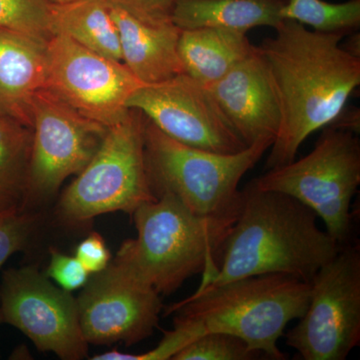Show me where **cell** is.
<instances>
[{
    "label": "cell",
    "instance_id": "27",
    "mask_svg": "<svg viewBox=\"0 0 360 360\" xmlns=\"http://www.w3.org/2000/svg\"><path fill=\"white\" fill-rule=\"evenodd\" d=\"M75 257L89 274L103 271L110 265L111 253L101 234L92 232L77 246Z\"/></svg>",
    "mask_w": 360,
    "mask_h": 360
},
{
    "label": "cell",
    "instance_id": "2",
    "mask_svg": "<svg viewBox=\"0 0 360 360\" xmlns=\"http://www.w3.org/2000/svg\"><path fill=\"white\" fill-rule=\"evenodd\" d=\"M310 283L286 274H262L198 288L167 307L174 329L141 360H167L203 333L238 336L270 359H288L278 347L290 321L302 319L309 303Z\"/></svg>",
    "mask_w": 360,
    "mask_h": 360
},
{
    "label": "cell",
    "instance_id": "23",
    "mask_svg": "<svg viewBox=\"0 0 360 360\" xmlns=\"http://www.w3.org/2000/svg\"><path fill=\"white\" fill-rule=\"evenodd\" d=\"M245 340L224 333H203L172 356L174 360H252L262 356Z\"/></svg>",
    "mask_w": 360,
    "mask_h": 360
},
{
    "label": "cell",
    "instance_id": "17",
    "mask_svg": "<svg viewBox=\"0 0 360 360\" xmlns=\"http://www.w3.org/2000/svg\"><path fill=\"white\" fill-rule=\"evenodd\" d=\"M255 49L246 33L219 27L181 30L177 46L184 73L205 86L224 77Z\"/></svg>",
    "mask_w": 360,
    "mask_h": 360
},
{
    "label": "cell",
    "instance_id": "20",
    "mask_svg": "<svg viewBox=\"0 0 360 360\" xmlns=\"http://www.w3.org/2000/svg\"><path fill=\"white\" fill-rule=\"evenodd\" d=\"M283 20L309 25L319 32L349 35L360 27V0L330 4L324 0H286Z\"/></svg>",
    "mask_w": 360,
    "mask_h": 360
},
{
    "label": "cell",
    "instance_id": "4",
    "mask_svg": "<svg viewBox=\"0 0 360 360\" xmlns=\"http://www.w3.org/2000/svg\"><path fill=\"white\" fill-rule=\"evenodd\" d=\"M238 213L200 217L162 194L135 210L136 238L122 243L105 269L160 295L174 292L195 274L205 281L219 269Z\"/></svg>",
    "mask_w": 360,
    "mask_h": 360
},
{
    "label": "cell",
    "instance_id": "30",
    "mask_svg": "<svg viewBox=\"0 0 360 360\" xmlns=\"http://www.w3.org/2000/svg\"><path fill=\"white\" fill-rule=\"evenodd\" d=\"M53 4H68V2L73 1V0H49Z\"/></svg>",
    "mask_w": 360,
    "mask_h": 360
},
{
    "label": "cell",
    "instance_id": "5",
    "mask_svg": "<svg viewBox=\"0 0 360 360\" xmlns=\"http://www.w3.org/2000/svg\"><path fill=\"white\" fill-rule=\"evenodd\" d=\"M274 141L255 142L233 155L193 148L172 139L146 123L144 158L151 193L170 194L200 217H222L239 212V182Z\"/></svg>",
    "mask_w": 360,
    "mask_h": 360
},
{
    "label": "cell",
    "instance_id": "9",
    "mask_svg": "<svg viewBox=\"0 0 360 360\" xmlns=\"http://www.w3.org/2000/svg\"><path fill=\"white\" fill-rule=\"evenodd\" d=\"M110 127L90 120L47 89L32 101V146L25 208L49 200L78 174L98 150Z\"/></svg>",
    "mask_w": 360,
    "mask_h": 360
},
{
    "label": "cell",
    "instance_id": "16",
    "mask_svg": "<svg viewBox=\"0 0 360 360\" xmlns=\"http://www.w3.org/2000/svg\"><path fill=\"white\" fill-rule=\"evenodd\" d=\"M110 9L120 32L122 63L142 84H160L184 73L177 51L181 30L174 23L150 25L111 4Z\"/></svg>",
    "mask_w": 360,
    "mask_h": 360
},
{
    "label": "cell",
    "instance_id": "1",
    "mask_svg": "<svg viewBox=\"0 0 360 360\" xmlns=\"http://www.w3.org/2000/svg\"><path fill=\"white\" fill-rule=\"evenodd\" d=\"M276 33L258 46L281 112L266 170L292 162L305 139L335 122L360 84V58L342 49V33L309 30L291 20Z\"/></svg>",
    "mask_w": 360,
    "mask_h": 360
},
{
    "label": "cell",
    "instance_id": "24",
    "mask_svg": "<svg viewBox=\"0 0 360 360\" xmlns=\"http://www.w3.org/2000/svg\"><path fill=\"white\" fill-rule=\"evenodd\" d=\"M39 222V213L27 208L0 215V269L11 255L27 248Z\"/></svg>",
    "mask_w": 360,
    "mask_h": 360
},
{
    "label": "cell",
    "instance_id": "3",
    "mask_svg": "<svg viewBox=\"0 0 360 360\" xmlns=\"http://www.w3.org/2000/svg\"><path fill=\"white\" fill-rule=\"evenodd\" d=\"M341 245L317 224L314 210L253 180L241 189L238 219L225 243L219 269L200 288L262 274H286L310 283Z\"/></svg>",
    "mask_w": 360,
    "mask_h": 360
},
{
    "label": "cell",
    "instance_id": "12",
    "mask_svg": "<svg viewBox=\"0 0 360 360\" xmlns=\"http://www.w3.org/2000/svg\"><path fill=\"white\" fill-rule=\"evenodd\" d=\"M127 106L141 111L163 134L186 146L221 155L248 148L207 86L186 73L141 85L127 99Z\"/></svg>",
    "mask_w": 360,
    "mask_h": 360
},
{
    "label": "cell",
    "instance_id": "25",
    "mask_svg": "<svg viewBox=\"0 0 360 360\" xmlns=\"http://www.w3.org/2000/svg\"><path fill=\"white\" fill-rule=\"evenodd\" d=\"M47 276L53 279L59 288L70 292L87 283L89 272L77 257L66 255L56 248H51V262L47 269Z\"/></svg>",
    "mask_w": 360,
    "mask_h": 360
},
{
    "label": "cell",
    "instance_id": "8",
    "mask_svg": "<svg viewBox=\"0 0 360 360\" xmlns=\"http://www.w3.org/2000/svg\"><path fill=\"white\" fill-rule=\"evenodd\" d=\"M309 303L285 335L304 360H345L360 343V250L341 245L310 281Z\"/></svg>",
    "mask_w": 360,
    "mask_h": 360
},
{
    "label": "cell",
    "instance_id": "22",
    "mask_svg": "<svg viewBox=\"0 0 360 360\" xmlns=\"http://www.w3.org/2000/svg\"><path fill=\"white\" fill-rule=\"evenodd\" d=\"M49 0H0V27L49 41L53 37Z\"/></svg>",
    "mask_w": 360,
    "mask_h": 360
},
{
    "label": "cell",
    "instance_id": "7",
    "mask_svg": "<svg viewBox=\"0 0 360 360\" xmlns=\"http://www.w3.org/2000/svg\"><path fill=\"white\" fill-rule=\"evenodd\" d=\"M356 134L328 125L309 155L252 180L259 188L288 194L307 205L340 245H347L352 234V201L360 184Z\"/></svg>",
    "mask_w": 360,
    "mask_h": 360
},
{
    "label": "cell",
    "instance_id": "29",
    "mask_svg": "<svg viewBox=\"0 0 360 360\" xmlns=\"http://www.w3.org/2000/svg\"><path fill=\"white\" fill-rule=\"evenodd\" d=\"M349 39L345 44H341L342 49L348 53L360 58V35L359 32L349 34Z\"/></svg>",
    "mask_w": 360,
    "mask_h": 360
},
{
    "label": "cell",
    "instance_id": "31",
    "mask_svg": "<svg viewBox=\"0 0 360 360\" xmlns=\"http://www.w3.org/2000/svg\"><path fill=\"white\" fill-rule=\"evenodd\" d=\"M4 323V319H2L1 311H0V326Z\"/></svg>",
    "mask_w": 360,
    "mask_h": 360
},
{
    "label": "cell",
    "instance_id": "14",
    "mask_svg": "<svg viewBox=\"0 0 360 360\" xmlns=\"http://www.w3.org/2000/svg\"><path fill=\"white\" fill-rule=\"evenodd\" d=\"M207 89L246 146L274 141L281 129V106L258 46Z\"/></svg>",
    "mask_w": 360,
    "mask_h": 360
},
{
    "label": "cell",
    "instance_id": "15",
    "mask_svg": "<svg viewBox=\"0 0 360 360\" xmlns=\"http://www.w3.org/2000/svg\"><path fill=\"white\" fill-rule=\"evenodd\" d=\"M49 41L0 27V115L32 129V101L46 89Z\"/></svg>",
    "mask_w": 360,
    "mask_h": 360
},
{
    "label": "cell",
    "instance_id": "13",
    "mask_svg": "<svg viewBox=\"0 0 360 360\" xmlns=\"http://www.w3.org/2000/svg\"><path fill=\"white\" fill-rule=\"evenodd\" d=\"M77 298L80 328L94 345L141 342L153 335L162 302L150 288L137 285L104 269L94 274Z\"/></svg>",
    "mask_w": 360,
    "mask_h": 360
},
{
    "label": "cell",
    "instance_id": "26",
    "mask_svg": "<svg viewBox=\"0 0 360 360\" xmlns=\"http://www.w3.org/2000/svg\"><path fill=\"white\" fill-rule=\"evenodd\" d=\"M137 20L150 25H161L172 22L175 0H108Z\"/></svg>",
    "mask_w": 360,
    "mask_h": 360
},
{
    "label": "cell",
    "instance_id": "28",
    "mask_svg": "<svg viewBox=\"0 0 360 360\" xmlns=\"http://www.w3.org/2000/svg\"><path fill=\"white\" fill-rule=\"evenodd\" d=\"M25 208V193L20 189L0 181V215Z\"/></svg>",
    "mask_w": 360,
    "mask_h": 360
},
{
    "label": "cell",
    "instance_id": "11",
    "mask_svg": "<svg viewBox=\"0 0 360 360\" xmlns=\"http://www.w3.org/2000/svg\"><path fill=\"white\" fill-rule=\"evenodd\" d=\"M4 323L20 329L41 352L61 359L87 356L77 300L33 266L6 270L0 286Z\"/></svg>",
    "mask_w": 360,
    "mask_h": 360
},
{
    "label": "cell",
    "instance_id": "10",
    "mask_svg": "<svg viewBox=\"0 0 360 360\" xmlns=\"http://www.w3.org/2000/svg\"><path fill=\"white\" fill-rule=\"evenodd\" d=\"M47 47V89L104 127L127 118V99L143 84L124 63L89 51L65 34H54Z\"/></svg>",
    "mask_w": 360,
    "mask_h": 360
},
{
    "label": "cell",
    "instance_id": "18",
    "mask_svg": "<svg viewBox=\"0 0 360 360\" xmlns=\"http://www.w3.org/2000/svg\"><path fill=\"white\" fill-rule=\"evenodd\" d=\"M286 0H175L172 22L180 30L219 27L246 33L281 25Z\"/></svg>",
    "mask_w": 360,
    "mask_h": 360
},
{
    "label": "cell",
    "instance_id": "6",
    "mask_svg": "<svg viewBox=\"0 0 360 360\" xmlns=\"http://www.w3.org/2000/svg\"><path fill=\"white\" fill-rule=\"evenodd\" d=\"M148 118L130 108L108 129L98 150L61 195L59 219L82 224L105 213L135 210L156 198L149 187L144 158Z\"/></svg>",
    "mask_w": 360,
    "mask_h": 360
},
{
    "label": "cell",
    "instance_id": "21",
    "mask_svg": "<svg viewBox=\"0 0 360 360\" xmlns=\"http://www.w3.org/2000/svg\"><path fill=\"white\" fill-rule=\"evenodd\" d=\"M32 146V129L0 115V181L25 191Z\"/></svg>",
    "mask_w": 360,
    "mask_h": 360
},
{
    "label": "cell",
    "instance_id": "19",
    "mask_svg": "<svg viewBox=\"0 0 360 360\" xmlns=\"http://www.w3.org/2000/svg\"><path fill=\"white\" fill-rule=\"evenodd\" d=\"M54 34H65L89 51L122 63L120 32L108 0H73L51 4Z\"/></svg>",
    "mask_w": 360,
    "mask_h": 360
}]
</instances>
